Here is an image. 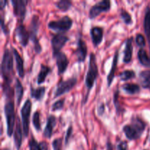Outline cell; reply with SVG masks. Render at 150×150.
I'll list each match as a JSON object with an SVG mask.
<instances>
[{
  "label": "cell",
  "mask_w": 150,
  "mask_h": 150,
  "mask_svg": "<svg viewBox=\"0 0 150 150\" xmlns=\"http://www.w3.org/2000/svg\"><path fill=\"white\" fill-rule=\"evenodd\" d=\"M1 73L4 80L3 90L4 94L12 90L10 83L13 76V57L9 48H4L1 63Z\"/></svg>",
  "instance_id": "obj_1"
},
{
  "label": "cell",
  "mask_w": 150,
  "mask_h": 150,
  "mask_svg": "<svg viewBox=\"0 0 150 150\" xmlns=\"http://www.w3.org/2000/svg\"><path fill=\"white\" fill-rule=\"evenodd\" d=\"M145 122L138 116L132 117L130 124L123 126L122 131L125 134L126 138L129 140H136L142 136L146 127Z\"/></svg>",
  "instance_id": "obj_2"
},
{
  "label": "cell",
  "mask_w": 150,
  "mask_h": 150,
  "mask_svg": "<svg viewBox=\"0 0 150 150\" xmlns=\"http://www.w3.org/2000/svg\"><path fill=\"white\" fill-rule=\"evenodd\" d=\"M98 76V67L97 64L96 56L93 52L89 54V64H88V70L86 72V78H85V84L87 89V94L83 100V104H85L88 100L89 93L92 88L93 87L95 82Z\"/></svg>",
  "instance_id": "obj_3"
},
{
  "label": "cell",
  "mask_w": 150,
  "mask_h": 150,
  "mask_svg": "<svg viewBox=\"0 0 150 150\" xmlns=\"http://www.w3.org/2000/svg\"><path fill=\"white\" fill-rule=\"evenodd\" d=\"M4 111L7 122V136L10 137L13 134L14 125L16 124V114L13 96L7 98V102L4 104Z\"/></svg>",
  "instance_id": "obj_4"
},
{
  "label": "cell",
  "mask_w": 150,
  "mask_h": 150,
  "mask_svg": "<svg viewBox=\"0 0 150 150\" xmlns=\"http://www.w3.org/2000/svg\"><path fill=\"white\" fill-rule=\"evenodd\" d=\"M40 26V21L39 18L37 15H33L31 20L30 25L29 27V40L33 42L34 48L35 51L38 54H39L42 51V48L39 42V40L38 38V32Z\"/></svg>",
  "instance_id": "obj_5"
},
{
  "label": "cell",
  "mask_w": 150,
  "mask_h": 150,
  "mask_svg": "<svg viewBox=\"0 0 150 150\" xmlns=\"http://www.w3.org/2000/svg\"><path fill=\"white\" fill-rule=\"evenodd\" d=\"M32 101L29 98L25 100L23 106L21 108V123L23 127V135L27 137L29 130V117L32 111Z\"/></svg>",
  "instance_id": "obj_6"
},
{
  "label": "cell",
  "mask_w": 150,
  "mask_h": 150,
  "mask_svg": "<svg viewBox=\"0 0 150 150\" xmlns=\"http://www.w3.org/2000/svg\"><path fill=\"white\" fill-rule=\"evenodd\" d=\"M73 26V19L69 16H64L58 20L51 21L48 22V26L53 30L58 32L68 31Z\"/></svg>",
  "instance_id": "obj_7"
},
{
  "label": "cell",
  "mask_w": 150,
  "mask_h": 150,
  "mask_svg": "<svg viewBox=\"0 0 150 150\" xmlns=\"http://www.w3.org/2000/svg\"><path fill=\"white\" fill-rule=\"evenodd\" d=\"M76 83H77V78L75 77V76L68 79H66V80L60 81L59 82H58L57 86H56L54 98H56L60 95H63V94L66 93V92H68L69 91L71 90L74 87Z\"/></svg>",
  "instance_id": "obj_8"
},
{
  "label": "cell",
  "mask_w": 150,
  "mask_h": 150,
  "mask_svg": "<svg viewBox=\"0 0 150 150\" xmlns=\"http://www.w3.org/2000/svg\"><path fill=\"white\" fill-rule=\"evenodd\" d=\"M69 40V37L64 35L62 32H58L52 35L51 40V46L53 50V56L56 55L60 52V50L66 44V42Z\"/></svg>",
  "instance_id": "obj_9"
},
{
  "label": "cell",
  "mask_w": 150,
  "mask_h": 150,
  "mask_svg": "<svg viewBox=\"0 0 150 150\" xmlns=\"http://www.w3.org/2000/svg\"><path fill=\"white\" fill-rule=\"evenodd\" d=\"M111 9V1L109 0H102L91 7L89 12V18H95L103 12H106Z\"/></svg>",
  "instance_id": "obj_10"
},
{
  "label": "cell",
  "mask_w": 150,
  "mask_h": 150,
  "mask_svg": "<svg viewBox=\"0 0 150 150\" xmlns=\"http://www.w3.org/2000/svg\"><path fill=\"white\" fill-rule=\"evenodd\" d=\"M11 3L13 6V13L17 16L21 21L24 19L26 13V4L27 0H11Z\"/></svg>",
  "instance_id": "obj_11"
},
{
  "label": "cell",
  "mask_w": 150,
  "mask_h": 150,
  "mask_svg": "<svg viewBox=\"0 0 150 150\" xmlns=\"http://www.w3.org/2000/svg\"><path fill=\"white\" fill-rule=\"evenodd\" d=\"M75 54L79 62L84 61L87 55V45L81 36L79 37L77 40V48L75 51Z\"/></svg>",
  "instance_id": "obj_12"
},
{
  "label": "cell",
  "mask_w": 150,
  "mask_h": 150,
  "mask_svg": "<svg viewBox=\"0 0 150 150\" xmlns=\"http://www.w3.org/2000/svg\"><path fill=\"white\" fill-rule=\"evenodd\" d=\"M16 33L19 42L23 47L26 46L29 42V31L26 29V26L22 23H18L16 28Z\"/></svg>",
  "instance_id": "obj_13"
},
{
  "label": "cell",
  "mask_w": 150,
  "mask_h": 150,
  "mask_svg": "<svg viewBox=\"0 0 150 150\" xmlns=\"http://www.w3.org/2000/svg\"><path fill=\"white\" fill-rule=\"evenodd\" d=\"M53 57L56 58V64H57V69H58L59 74H62L65 72L69 64V60L67 59V55L64 52L60 51Z\"/></svg>",
  "instance_id": "obj_14"
},
{
  "label": "cell",
  "mask_w": 150,
  "mask_h": 150,
  "mask_svg": "<svg viewBox=\"0 0 150 150\" xmlns=\"http://www.w3.org/2000/svg\"><path fill=\"white\" fill-rule=\"evenodd\" d=\"M90 35L92 43L95 47H97L102 42L103 37V29L101 26H92L90 29Z\"/></svg>",
  "instance_id": "obj_15"
},
{
  "label": "cell",
  "mask_w": 150,
  "mask_h": 150,
  "mask_svg": "<svg viewBox=\"0 0 150 150\" xmlns=\"http://www.w3.org/2000/svg\"><path fill=\"white\" fill-rule=\"evenodd\" d=\"M23 127H21V122L19 119L16 120V127H15L14 133H13V137H14V143L16 146L17 150L20 149L22 144V139H23Z\"/></svg>",
  "instance_id": "obj_16"
},
{
  "label": "cell",
  "mask_w": 150,
  "mask_h": 150,
  "mask_svg": "<svg viewBox=\"0 0 150 150\" xmlns=\"http://www.w3.org/2000/svg\"><path fill=\"white\" fill-rule=\"evenodd\" d=\"M57 124V118L54 115H49L47 117V121L45 127L43 130V136L50 139L53 134V130Z\"/></svg>",
  "instance_id": "obj_17"
},
{
  "label": "cell",
  "mask_w": 150,
  "mask_h": 150,
  "mask_svg": "<svg viewBox=\"0 0 150 150\" xmlns=\"http://www.w3.org/2000/svg\"><path fill=\"white\" fill-rule=\"evenodd\" d=\"M12 52L14 55L15 59H16V69H17L18 74L21 78H23V76H24V67H23V59H22L21 56L19 54L18 51L14 47H12Z\"/></svg>",
  "instance_id": "obj_18"
},
{
  "label": "cell",
  "mask_w": 150,
  "mask_h": 150,
  "mask_svg": "<svg viewBox=\"0 0 150 150\" xmlns=\"http://www.w3.org/2000/svg\"><path fill=\"white\" fill-rule=\"evenodd\" d=\"M118 59H119V49H117L116 50L115 53H114L111 70H110L109 73H108V76H107V83H108V86H111V84L112 83L113 80H114V76H115V72L117 69Z\"/></svg>",
  "instance_id": "obj_19"
},
{
  "label": "cell",
  "mask_w": 150,
  "mask_h": 150,
  "mask_svg": "<svg viewBox=\"0 0 150 150\" xmlns=\"http://www.w3.org/2000/svg\"><path fill=\"white\" fill-rule=\"evenodd\" d=\"M133 38L130 37L126 39L125 47L124 49V56H123V62L129 63L131 61L132 56H133Z\"/></svg>",
  "instance_id": "obj_20"
},
{
  "label": "cell",
  "mask_w": 150,
  "mask_h": 150,
  "mask_svg": "<svg viewBox=\"0 0 150 150\" xmlns=\"http://www.w3.org/2000/svg\"><path fill=\"white\" fill-rule=\"evenodd\" d=\"M29 150H48V144L45 141L38 142L32 136L29 141Z\"/></svg>",
  "instance_id": "obj_21"
},
{
  "label": "cell",
  "mask_w": 150,
  "mask_h": 150,
  "mask_svg": "<svg viewBox=\"0 0 150 150\" xmlns=\"http://www.w3.org/2000/svg\"><path fill=\"white\" fill-rule=\"evenodd\" d=\"M51 71V69L49 66L45 65L44 64H40V70L38 74L37 77V83L38 84H41L43 83L45 80V78L48 76V73Z\"/></svg>",
  "instance_id": "obj_22"
},
{
  "label": "cell",
  "mask_w": 150,
  "mask_h": 150,
  "mask_svg": "<svg viewBox=\"0 0 150 150\" xmlns=\"http://www.w3.org/2000/svg\"><path fill=\"white\" fill-rule=\"evenodd\" d=\"M144 32L146 35L149 42H150V7L147 6L146 7L144 14Z\"/></svg>",
  "instance_id": "obj_23"
},
{
  "label": "cell",
  "mask_w": 150,
  "mask_h": 150,
  "mask_svg": "<svg viewBox=\"0 0 150 150\" xmlns=\"http://www.w3.org/2000/svg\"><path fill=\"white\" fill-rule=\"evenodd\" d=\"M138 59H139V62L141 64L146 67H150V58L147 55L146 50L144 49L143 48H141L138 51Z\"/></svg>",
  "instance_id": "obj_24"
},
{
  "label": "cell",
  "mask_w": 150,
  "mask_h": 150,
  "mask_svg": "<svg viewBox=\"0 0 150 150\" xmlns=\"http://www.w3.org/2000/svg\"><path fill=\"white\" fill-rule=\"evenodd\" d=\"M45 86H39V87L34 88L31 86L30 88V96L37 100H40L45 95Z\"/></svg>",
  "instance_id": "obj_25"
},
{
  "label": "cell",
  "mask_w": 150,
  "mask_h": 150,
  "mask_svg": "<svg viewBox=\"0 0 150 150\" xmlns=\"http://www.w3.org/2000/svg\"><path fill=\"white\" fill-rule=\"evenodd\" d=\"M122 89L129 95H135L140 92V86L134 83H125L122 86Z\"/></svg>",
  "instance_id": "obj_26"
},
{
  "label": "cell",
  "mask_w": 150,
  "mask_h": 150,
  "mask_svg": "<svg viewBox=\"0 0 150 150\" xmlns=\"http://www.w3.org/2000/svg\"><path fill=\"white\" fill-rule=\"evenodd\" d=\"M141 85L144 89L150 88V70H143L139 73Z\"/></svg>",
  "instance_id": "obj_27"
},
{
  "label": "cell",
  "mask_w": 150,
  "mask_h": 150,
  "mask_svg": "<svg viewBox=\"0 0 150 150\" xmlns=\"http://www.w3.org/2000/svg\"><path fill=\"white\" fill-rule=\"evenodd\" d=\"M15 90H16V101H17L18 105H19L21 102L22 98H23V87L22 86L21 82L20 81V80L18 78H16V82H15Z\"/></svg>",
  "instance_id": "obj_28"
},
{
  "label": "cell",
  "mask_w": 150,
  "mask_h": 150,
  "mask_svg": "<svg viewBox=\"0 0 150 150\" xmlns=\"http://www.w3.org/2000/svg\"><path fill=\"white\" fill-rule=\"evenodd\" d=\"M120 79L123 81H126L129 80V79H133L136 77V73L134 70H125L124 71L121 72L119 75Z\"/></svg>",
  "instance_id": "obj_29"
},
{
  "label": "cell",
  "mask_w": 150,
  "mask_h": 150,
  "mask_svg": "<svg viewBox=\"0 0 150 150\" xmlns=\"http://www.w3.org/2000/svg\"><path fill=\"white\" fill-rule=\"evenodd\" d=\"M72 1L69 0H60L56 2V6L62 11H67L71 7Z\"/></svg>",
  "instance_id": "obj_30"
},
{
  "label": "cell",
  "mask_w": 150,
  "mask_h": 150,
  "mask_svg": "<svg viewBox=\"0 0 150 150\" xmlns=\"http://www.w3.org/2000/svg\"><path fill=\"white\" fill-rule=\"evenodd\" d=\"M119 97H120V90H119L118 87L116 89L115 92H114V105H115L116 110H117V113L120 114V112H122L123 108L122 107H121L120 104V100H119Z\"/></svg>",
  "instance_id": "obj_31"
},
{
  "label": "cell",
  "mask_w": 150,
  "mask_h": 150,
  "mask_svg": "<svg viewBox=\"0 0 150 150\" xmlns=\"http://www.w3.org/2000/svg\"><path fill=\"white\" fill-rule=\"evenodd\" d=\"M32 123L38 131H39L41 128V125H40V112L39 111H36L33 114L32 116Z\"/></svg>",
  "instance_id": "obj_32"
},
{
  "label": "cell",
  "mask_w": 150,
  "mask_h": 150,
  "mask_svg": "<svg viewBox=\"0 0 150 150\" xmlns=\"http://www.w3.org/2000/svg\"><path fill=\"white\" fill-rule=\"evenodd\" d=\"M120 16H121L122 19L126 24H131L133 20H132V16L125 9H121L120 12Z\"/></svg>",
  "instance_id": "obj_33"
},
{
  "label": "cell",
  "mask_w": 150,
  "mask_h": 150,
  "mask_svg": "<svg viewBox=\"0 0 150 150\" xmlns=\"http://www.w3.org/2000/svg\"><path fill=\"white\" fill-rule=\"evenodd\" d=\"M64 102H65V99L64 98H62V99L58 100L56 102L53 103L52 106H51V110L53 111H57V110H61L64 108Z\"/></svg>",
  "instance_id": "obj_34"
},
{
  "label": "cell",
  "mask_w": 150,
  "mask_h": 150,
  "mask_svg": "<svg viewBox=\"0 0 150 150\" xmlns=\"http://www.w3.org/2000/svg\"><path fill=\"white\" fill-rule=\"evenodd\" d=\"M136 42L137 45H139L141 48H143L146 45V41H145V38L144 35L141 33H138L136 35Z\"/></svg>",
  "instance_id": "obj_35"
},
{
  "label": "cell",
  "mask_w": 150,
  "mask_h": 150,
  "mask_svg": "<svg viewBox=\"0 0 150 150\" xmlns=\"http://www.w3.org/2000/svg\"><path fill=\"white\" fill-rule=\"evenodd\" d=\"M62 138H56L52 142V146L54 150H62Z\"/></svg>",
  "instance_id": "obj_36"
},
{
  "label": "cell",
  "mask_w": 150,
  "mask_h": 150,
  "mask_svg": "<svg viewBox=\"0 0 150 150\" xmlns=\"http://www.w3.org/2000/svg\"><path fill=\"white\" fill-rule=\"evenodd\" d=\"M72 134H73V125H72V124H70L67 127V131H66L65 133V137H64V144H65V145L68 144L69 141H70V138L72 136Z\"/></svg>",
  "instance_id": "obj_37"
},
{
  "label": "cell",
  "mask_w": 150,
  "mask_h": 150,
  "mask_svg": "<svg viewBox=\"0 0 150 150\" xmlns=\"http://www.w3.org/2000/svg\"><path fill=\"white\" fill-rule=\"evenodd\" d=\"M117 150H127V142L126 141H121L117 146Z\"/></svg>",
  "instance_id": "obj_38"
},
{
  "label": "cell",
  "mask_w": 150,
  "mask_h": 150,
  "mask_svg": "<svg viewBox=\"0 0 150 150\" xmlns=\"http://www.w3.org/2000/svg\"><path fill=\"white\" fill-rule=\"evenodd\" d=\"M1 29H2V31L4 32V33L5 34V35H7V34L9 33V29L7 27V26L4 24V18L3 17L1 18Z\"/></svg>",
  "instance_id": "obj_39"
},
{
  "label": "cell",
  "mask_w": 150,
  "mask_h": 150,
  "mask_svg": "<svg viewBox=\"0 0 150 150\" xmlns=\"http://www.w3.org/2000/svg\"><path fill=\"white\" fill-rule=\"evenodd\" d=\"M105 112V105L104 103H101L98 107V114L99 116H102Z\"/></svg>",
  "instance_id": "obj_40"
},
{
  "label": "cell",
  "mask_w": 150,
  "mask_h": 150,
  "mask_svg": "<svg viewBox=\"0 0 150 150\" xmlns=\"http://www.w3.org/2000/svg\"><path fill=\"white\" fill-rule=\"evenodd\" d=\"M106 150H114L112 143L111 142H109V141H108L106 142Z\"/></svg>",
  "instance_id": "obj_41"
},
{
  "label": "cell",
  "mask_w": 150,
  "mask_h": 150,
  "mask_svg": "<svg viewBox=\"0 0 150 150\" xmlns=\"http://www.w3.org/2000/svg\"><path fill=\"white\" fill-rule=\"evenodd\" d=\"M7 3V1H6V0H1V1H0V6H1V8L3 9L4 7V6L6 5V4Z\"/></svg>",
  "instance_id": "obj_42"
},
{
  "label": "cell",
  "mask_w": 150,
  "mask_h": 150,
  "mask_svg": "<svg viewBox=\"0 0 150 150\" xmlns=\"http://www.w3.org/2000/svg\"><path fill=\"white\" fill-rule=\"evenodd\" d=\"M92 150H98V149H97V146H96V145H95V146H93V149H92Z\"/></svg>",
  "instance_id": "obj_43"
},
{
  "label": "cell",
  "mask_w": 150,
  "mask_h": 150,
  "mask_svg": "<svg viewBox=\"0 0 150 150\" xmlns=\"http://www.w3.org/2000/svg\"><path fill=\"white\" fill-rule=\"evenodd\" d=\"M144 150H146V149H144Z\"/></svg>",
  "instance_id": "obj_44"
}]
</instances>
